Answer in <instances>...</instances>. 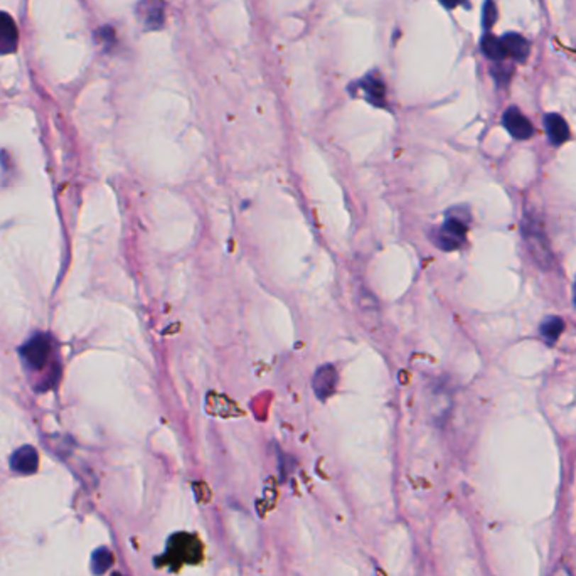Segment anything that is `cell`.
<instances>
[{"label": "cell", "mask_w": 576, "mask_h": 576, "mask_svg": "<svg viewBox=\"0 0 576 576\" xmlns=\"http://www.w3.org/2000/svg\"><path fill=\"white\" fill-rule=\"evenodd\" d=\"M501 39L504 49H506L507 52V57H512L516 62H524L528 60L531 52V44L528 39L517 33H507L504 34Z\"/></svg>", "instance_id": "obj_10"}, {"label": "cell", "mask_w": 576, "mask_h": 576, "mask_svg": "<svg viewBox=\"0 0 576 576\" xmlns=\"http://www.w3.org/2000/svg\"><path fill=\"white\" fill-rule=\"evenodd\" d=\"M337 381H339V375H337L336 367L331 364L321 366L315 371L314 375V393L319 399L331 398L337 388Z\"/></svg>", "instance_id": "obj_6"}, {"label": "cell", "mask_w": 576, "mask_h": 576, "mask_svg": "<svg viewBox=\"0 0 576 576\" xmlns=\"http://www.w3.org/2000/svg\"><path fill=\"white\" fill-rule=\"evenodd\" d=\"M553 576H573V575L570 573L566 566H558V568L555 570V573H553Z\"/></svg>", "instance_id": "obj_19"}, {"label": "cell", "mask_w": 576, "mask_h": 576, "mask_svg": "<svg viewBox=\"0 0 576 576\" xmlns=\"http://www.w3.org/2000/svg\"><path fill=\"white\" fill-rule=\"evenodd\" d=\"M201 548L196 538L189 536V534H175L169 541L167 553L170 556V563H189V561H196L197 555H199Z\"/></svg>", "instance_id": "obj_4"}, {"label": "cell", "mask_w": 576, "mask_h": 576, "mask_svg": "<svg viewBox=\"0 0 576 576\" xmlns=\"http://www.w3.org/2000/svg\"><path fill=\"white\" fill-rule=\"evenodd\" d=\"M138 16L142 17L143 24L150 29H159L164 24V2L162 0H145L138 7Z\"/></svg>", "instance_id": "obj_11"}, {"label": "cell", "mask_w": 576, "mask_h": 576, "mask_svg": "<svg viewBox=\"0 0 576 576\" xmlns=\"http://www.w3.org/2000/svg\"><path fill=\"white\" fill-rule=\"evenodd\" d=\"M502 125L516 140H528V138L534 135L533 123L521 113V110L517 106H509L504 111Z\"/></svg>", "instance_id": "obj_5"}, {"label": "cell", "mask_w": 576, "mask_h": 576, "mask_svg": "<svg viewBox=\"0 0 576 576\" xmlns=\"http://www.w3.org/2000/svg\"><path fill=\"white\" fill-rule=\"evenodd\" d=\"M492 74H494V78H496L497 84L506 87L512 76V70L511 67H504V65H501V62H496V66H494V70H492Z\"/></svg>", "instance_id": "obj_17"}, {"label": "cell", "mask_w": 576, "mask_h": 576, "mask_svg": "<svg viewBox=\"0 0 576 576\" xmlns=\"http://www.w3.org/2000/svg\"><path fill=\"white\" fill-rule=\"evenodd\" d=\"M111 565H113V555H111V551L108 550V548H100V550H96L93 553L92 570L94 575H98V576L103 575Z\"/></svg>", "instance_id": "obj_15"}, {"label": "cell", "mask_w": 576, "mask_h": 576, "mask_svg": "<svg viewBox=\"0 0 576 576\" xmlns=\"http://www.w3.org/2000/svg\"><path fill=\"white\" fill-rule=\"evenodd\" d=\"M575 305H576V283H575Z\"/></svg>", "instance_id": "obj_20"}, {"label": "cell", "mask_w": 576, "mask_h": 576, "mask_svg": "<svg viewBox=\"0 0 576 576\" xmlns=\"http://www.w3.org/2000/svg\"><path fill=\"white\" fill-rule=\"evenodd\" d=\"M440 2H442V6L447 9H455L458 6L469 7V2H467V0H440Z\"/></svg>", "instance_id": "obj_18"}, {"label": "cell", "mask_w": 576, "mask_h": 576, "mask_svg": "<svg viewBox=\"0 0 576 576\" xmlns=\"http://www.w3.org/2000/svg\"><path fill=\"white\" fill-rule=\"evenodd\" d=\"M544 130H546L548 138L555 147L563 145L570 138V127L565 118L558 113L544 115Z\"/></svg>", "instance_id": "obj_9"}, {"label": "cell", "mask_w": 576, "mask_h": 576, "mask_svg": "<svg viewBox=\"0 0 576 576\" xmlns=\"http://www.w3.org/2000/svg\"><path fill=\"white\" fill-rule=\"evenodd\" d=\"M19 355L24 367L35 376L39 391H48L61 376V362L57 358L56 340L48 332H35L21 345Z\"/></svg>", "instance_id": "obj_1"}, {"label": "cell", "mask_w": 576, "mask_h": 576, "mask_svg": "<svg viewBox=\"0 0 576 576\" xmlns=\"http://www.w3.org/2000/svg\"><path fill=\"white\" fill-rule=\"evenodd\" d=\"M523 231L526 243H528L529 250L533 251L534 258L539 265L550 263L551 253H550V246H548V240L544 236V231L541 229V224L538 223V219H533L531 216L526 214L524 221H523Z\"/></svg>", "instance_id": "obj_3"}, {"label": "cell", "mask_w": 576, "mask_h": 576, "mask_svg": "<svg viewBox=\"0 0 576 576\" xmlns=\"http://www.w3.org/2000/svg\"><path fill=\"white\" fill-rule=\"evenodd\" d=\"M362 88H364V92L367 93L369 101H372L377 106L384 105L386 88H384V83H382L380 78H372V76H367V78L362 81Z\"/></svg>", "instance_id": "obj_14"}, {"label": "cell", "mask_w": 576, "mask_h": 576, "mask_svg": "<svg viewBox=\"0 0 576 576\" xmlns=\"http://www.w3.org/2000/svg\"><path fill=\"white\" fill-rule=\"evenodd\" d=\"M565 331V322L560 317H548L546 321L541 323L539 332H541L543 339L546 340L548 345H555L556 340Z\"/></svg>", "instance_id": "obj_13"}, {"label": "cell", "mask_w": 576, "mask_h": 576, "mask_svg": "<svg viewBox=\"0 0 576 576\" xmlns=\"http://www.w3.org/2000/svg\"><path fill=\"white\" fill-rule=\"evenodd\" d=\"M19 46V31L9 13L0 12V56L12 54Z\"/></svg>", "instance_id": "obj_8"}, {"label": "cell", "mask_w": 576, "mask_h": 576, "mask_svg": "<svg viewBox=\"0 0 576 576\" xmlns=\"http://www.w3.org/2000/svg\"><path fill=\"white\" fill-rule=\"evenodd\" d=\"M496 21H497L496 4H494L492 0H487V2L484 4V9H482V24L485 29H490V27L496 24Z\"/></svg>", "instance_id": "obj_16"}, {"label": "cell", "mask_w": 576, "mask_h": 576, "mask_svg": "<svg viewBox=\"0 0 576 576\" xmlns=\"http://www.w3.org/2000/svg\"><path fill=\"white\" fill-rule=\"evenodd\" d=\"M39 467V455L38 450L31 445H24V447L17 448L11 455V469L17 474L31 475L38 470Z\"/></svg>", "instance_id": "obj_7"}, {"label": "cell", "mask_w": 576, "mask_h": 576, "mask_svg": "<svg viewBox=\"0 0 576 576\" xmlns=\"http://www.w3.org/2000/svg\"><path fill=\"white\" fill-rule=\"evenodd\" d=\"M480 49H482L484 56L494 62H502L507 57V52H506V49H504L502 39H499L492 34L484 35L482 43H480Z\"/></svg>", "instance_id": "obj_12"}, {"label": "cell", "mask_w": 576, "mask_h": 576, "mask_svg": "<svg viewBox=\"0 0 576 576\" xmlns=\"http://www.w3.org/2000/svg\"><path fill=\"white\" fill-rule=\"evenodd\" d=\"M469 221L470 216H463L460 209L450 211L442 226L435 229V245L443 251H453L460 248L463 243H465L467 231H469Z\"/></svg>", "instance_id": "obj_2"}, {"label": "cell", "mask_w": 576, "mask_h": 576, "mask_svg": "<svg viewBox=\"0 0 576 576\" xmlns=\"http://www.w3.org/2000/svg\"><path fill=\"white\" fill-rule=\"evenodd\" d=\"M113 576H120V575H113Z\"/></svg>", "instance_id": "obj_21"}]
</instances>
